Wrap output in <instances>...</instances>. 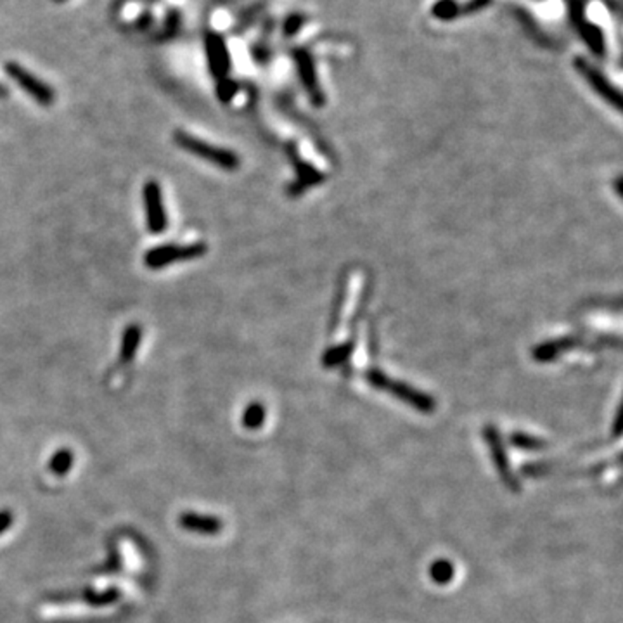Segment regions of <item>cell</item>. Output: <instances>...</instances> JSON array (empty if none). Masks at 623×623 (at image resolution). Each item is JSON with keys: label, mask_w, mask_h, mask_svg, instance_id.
Listing matches in <instances>:
<instances>
[{"label": "cell", "mask_w": 623, "mask_h": 623, "mask_svg": "<svg viewBox=\"0 0 623 623\" xmlns=\"http://www.w3.org/2000/svg\"><path fill=\"white\" fill-rule=\"evenodd\" d=\"M515 14H516V19L519 21V24H521V26L525 28V31L530 35V37L533 38V40H537V42H539V44H542V45H549V42H551V40H549L547 35H545L544 31L540 30L539 24H537V21L533 19L532 16H530L528 10L519 9V7H515Z\"/></svg>", "instance_id": "obj_16"}, {"label": "cell", "mask_w": 623, "mask_h": 623, "mask_svg": "<svg viewBox=\"0 0 623 623\" xmlns=\"http://www.w3.org/2000/svg\"><path fill=\"white\" fill-rule=\"evenodd\" d=\"M73 461H75L73 452L68 451V448H63V451L56 452V454L52 455L51 462H49V469H51V473L56 474V476H65V474H68L70 469H72Z\"/></svg>", "instance_id": "obj_21"}, {"label": "cell", "mask_w": 623, "mask_h": 623, "mask_svg": "<svg viewBox=\"0 0 623 623\" xmlns=\"http://www.w3.org/2000/svg\"><path fill=\"white\" fill-rule=\"evenodd\" d=\"M566 6H568L569 23H572L573 26L578 28L583 21H587L585 17L587 0H569V2H566Z\"/></svg>", "instance_id": "obj_24"}, {"label": "cell", "mask_w": 623, "mask_h": 623, "mask_svg": "<svg viewBox=\"0 0 623 623\" xmlns=\"http://www.w3.org/2000/svg\"><path fill=\"white\" fill-rule=\"evenodd\" d=\"M267 6H268V0H254V2H251L250 6L243 7V9L237 13L236 24H234V33L241 35L243 31H246L248 28H250L251 24H253L254 21H257L258 17L265 13Z\"/></svg>", "instance_id": "obj_14"}, {"label": "cell", "mask_w": 623, "mask_h": 623, "mask_svg": "<svg viewBox=\"0 0 623 623\" xmlns=\"http://www.w3.org/2000/svg\"><path fill=\"white\" fill-rule=\"evenodd\" d=\"M565 2H569V0H565Z\"/></svg>", "instance_id": "obj_36"}, {"label": "cell", "mask_w": 623, "mask_h": 623, "mask_svg": "<svg viewBox=\"0 0 623 623\" xmlns=\"http://www.w3.org/2000/svg\"><path fill=\"white\" fill-rule=\"evenodd\" d=\"M303 24H305V16H303V14L300 13L289 14V16L284 19V23H282V35H284L286 38L295 37V35L300 33Z\"/></svg>", "instance_id": "obj_25"}, {"label": "cell", "mask_w": 623, "mask_h": 623, "mask_svg": "<svg viewBox=\"0 0 623 623\" xmlns=\"http://www.w3.org/2000/svg\"><path fill=\"white\" fill-rule=\"evenodd\" d=\"M350 350H352V348H350V345H343V346H339V348L331 350V352L325 353L324 364H325V366H336V364L343 362V359H345V357L348 355Z\"/></svg>", "instance_id": "obj_27"}, {"label": "cell", "mask_w": 623, "mask_h": 623, "mask_svg": "<svg viewBox=\"0 0 623 623\" xmlns=\"http://www.w3.org/2000/svg\"><path fill=\"white\" fill-rule=\"evenodd\" d=\"M52 2H56V3H65V2H68V0H52Z\"/></svg>", "instance_id": "obj_34"}, {"label": "cell", "mask_w": 623, "mask_h": 623, "mask_svg": "<svg viewBox=\"0 0 623 623\" xmlns=\"http://www.w3.org/2000/svg\"><path fill=\"white\" fill-rule=\"evenodd\" d=\"M366 380L369 381L371 387L381 389V391H387L395 398H398L400 402L407 403L412 409L419 410L423 414H431L437 409V402H435L433 396L426 395V393L419 391V389L412 388L410 385L402 383V381H396L388 378L387 374H383L378 369H371L366 373Z\"/></svg>", "instance_id": "obj_1"}, {"label": "cell", "mask_w": 623, "mask_h": 623, "mask_svg": "<svg viewBox=\"0 0 623 623\" xmlns=\"http://www.w3.org/2000/svg\"><path fill=\"white\" fill-rule=\"evenodd\" d=\"M207 251L208 248L204 243L184 244V246H180V244H163V246H156L144 254V264H146L147 268L158 270V268L168 267L173 261H186L200 258Z\"/></svg>", "instance_id": "obj_3"}, {"label": "cell", "mask_w": 623, "mask_h": 623, "mask_svg": "<svg viewBox=\"0 0 623 623\" xmlns=\"http://www.w3.org/2000/svg\"><path fill=\"white\" fill-rule=\"evenodd\" d=\"M180 28H182V13L173 7V9H170L168 13H166L165 21H163L161 31H159L158 37L161 38V40H170V38H173L179 35Z\"/></svg>", "instance_id": "obj_19"}, {"label": "cell", "mask_w": 623, "mask_h": 623, "mask_svg": "<svg viewBox=\"0 0 623 623\" xmlns=\"http://www.w3.org/2000/svg\"><path fill=\"white\" fill-rule=\"evenodd\" d=\"M237 92V81L231 80V78H222L217 83V97L220 99V102H231L232 97Z\"/></svg>", "instance_id": "obj_26"}, {"label": "cell", "mask_w": 623, "mask_h": 623, "mask_svg": "<svg viewBox=\"0 0 623 623\" xmlns=\"http://www.w3.org/2000/svg\"><path fill=\"white\" fill-rule=\"evenodd\" d=\"M204 52H207L211 76L217 80L227 78L229 70H231V52H229L225 38L217 31H207L204 33Z\"/></svg>", "instance_id": "obj_7"}, {"label": "cell", "mask_w": 623, "mask_h": 623, "mask_svg": "<svg viewBox=\"0 0 623 623\" xmlns=\"http://www.w3.org/2000/svg\"><path fill=\"white\" fill-rule=\"evenodd\" d=\"M140 341H143V327L137 324L127 325L122 334V343H120V362H132L137 350H139Z\"/></svg>", "instance_id": "obj_13"}, {"label": "cell", "mask_w": 623, "mask_h": 623, "mask_svg": "<svg viewBox=\"0 0 623 623\" xmlns=\"http://www.w3.org/2000/svg\"><path fill=\"white\" fill-rule=\"evenodd\" d=\"M483 438L488 445V451H490L492 462H494L499 478H501L502 483L505 485V488L511 492L521 490L519 480L516 478V474L512 473V467L509 464V458L508 452H505L504 442H502L501 431H499L495 426H492V424H488V426L483 428Z\"/></svg>", "instance_id": "obj_4"}, {"label": "cell", "mask_w": 623, "mask_h": 623, "mask_svg": "<svg viewBox=\"0 0 623 623\" xmlns=\"http://www.w3.org/2000/svg\"><path fill=\"white\" fill-rule=\"evenodd\" d=\"M10 523H13V515H10V511H0V533L6 532V530L10 526Z\"/></svg>", "instance_id": "obj_31"}, {"label": "cell", "mask_w": 623, "mask_h": 623, "mask_svg": "<svg viewBox=\"0 0 623 623\" xmlns=\"http://www.w3.org/2000/svg\"><path fill=\"white\" fill-rule=\"evenodd\" d=\"M6 73L9 75L10 80L16 81L26 94H30L38 104L42 106L54 104L56 101L54 90H52L45 81H42L40 78L31 75V73L28 72V70H24L23 66L16 65V63H7Z\"/></svg>", "instance_id": "obj_5"}, {"label": "cell", "mask_w": 623, "mask_h": 623, "mask_svg": "<svg viewBox=\"0 0 623 623\" xmlns=\"http://www.w3.org/2000/svg\"><path fill=\"white\" fill-rule=\"evenodd\" d=\"M179 523L184 530L201 533V535H217V533L222 530V526H224V523H222L217 516L197 515V512L191 511L180 515Z\"/></svg>", "instance_id": "obj_11"}, {"label": "cell", "mask_w": 623, "mask_h": 623, "mask_svg": "<svg viewBox=\"0 0 623 623\" xmlns=\"http://www.w3.org/2000/svg\"><path fill=\"white\" fill-rule=\"evenodd\" d=\"M153 24H154V14L149 13V10H144V13L134 21L132 26L136 31H147L153 28Z\"/></svg>", "instance_id": "obj_29"}, {"label": "cell", "mask_w": 623, "mask_h": 623, "mask_svg": "<svg viewBox=\"0 0 623 623\" xmlns=\"http://www.w3.org/2000/svg\"><path fill=\"white\" fill-rule=\"evenodd\" d=\"M118 597H120L118 590L111 589V590H106V592H94V590H87V592H83L81 599L87 601V603L92 604V606H108V604L118 601Z\"/></svg>", "instance_id": "obj_23"}, {"label": "cell", "mask_w": 623, "mask_h": 623, "mask_svg": "<svg viewBox=\"0 0 623 623\" xmlns=\"http://www.w3.org/2000/svg\"><path fill=\"white\" fill-rule=\"evenodd\" d=\"M573 66H575V70L580 73V75L585 78L587 83H589L590 87H592V90H596L597 94H599L601 97L604 99V101L610 102V104L613 106V108L617 109V111H620V109H622V94H620V90H618V88L615 87V85L611 83V81L608 80V78L599 72V70L594 68V66L590 65V63L587 61V59H583L582 56L575 58V61H573Z\"/></svg>", "instance_id": "obj_6"}, {"label": "cell", "mask_w": 623, "mask_h": 623, "mask_svg": "<svg viewBox=\"0 0 623 623\" xmlns=\"http://www.w3.org/2000/svg\"><path fill=\"white\" fill-rule=\"evenodd\" d=\"M492 3V0H467L466 3H461V16H469V14L480 13L487 9Z\"/></svg>", "instance_id": "obj_28"}, {"label": "cell", "mask_w": 623, "mask_h": 623, "mask_svg": "<svg viewBox=\"0 0 623 623\" xmlns=\"http://www.w3.org/2000/svg\"><path fill=\"white\" fill-rule=\"evenodd\" d=\"M576 31H578V35H580V38L583 40V44L587 45V49H589V51L592 52L596 58H604V56H606V51H608L606 37H604V31L601 30L599 24H596V23H592V21L587 19V21H583L578 28H576Z\"/></svg>", "instance_id": "obj_12"}, {"label": "cell", "mask_w": 623, "mask_h": 623, "mask_svg": "<svg viewBox=\"0 0 623 623\" xmlns=\"http://www.w3.org/2000/svg\"><path fill=\"white\" fill-rule=\"evenodd\" d=\"M265 423V407L260 402H253L244 409L243 426L248 430H258Z\"/></svg>", "instance_id": "obj_22"}, {"label": "cell", "mask_w": 623, "mask_h": 623, "mask_svg": "<svg viewBox=\"0 0 623 623\" xmlns=\"http://www.w3.org/2000/svg\"><path fill=\"white\" fill-rule=\"evenodd\" d=\"M610 467V462H601L589 467H558L545 462H530V464L521 466V474L526 478H545V476H596V474L604 473Z\"/></svg>", "instance_id": "obj_9"}, {"label": "cell", "mask_w": 623, "mask_h": 623, "mask_svg": "<svg viewBox=\"0 0 623 623\" xmlns=\"http://www.w3.org/2000/svg\"><path fill=\"white\" fill-rule=\"evenodd\" d=\"M144 2H149V3H156V2H159V0H144Z\"/></svg>", "instance_id": "obj_35"}, {"label": "cell", "mask_w": 623, "mask_h": 623, "mask_svg": "<svg viewBox=\"0 0 623 623\" xmlns=\"http://www.w3.org/2000/svg\"><path fill=\"white\" fill-rule=\"evenodd\" d=\"M431 16L438 21H454L461 16V3L455 0H437L431 6Z\"/></svg>", "instance_id": "obj_15"}, {"label": "cell", "mask_w": 623, "mask_h": 623, "mask_svg": "<svg viewBox=\"0 0 623 623\" xmlns=\"http://www.w3.org/2000/svg\"><path fill=\"white\" fill-rule=\"evenodd\" d=\"M293 61H295L296 70H298V76L302 80L303 88L307 90V94L310 95V101L314 106H322L324 104V92H322L321 83H318L317 72H315V63L312 54L307 49L296 47L291 52Z\"/></svg>", "instance_id": "obj_8"}, {"label": "cell", "mask_w": 623, "mask_h": 623, "mask_svg": "<svg viewBox=\"0 0 623 623\" xmlns=\"http://www.w3.org/2000/svg\"><path fill=\"white\" fill-rule=\"evenodd\" d=\"M613 435L615 437H620L622 435V410H617V416H615V424H613Z\"/></svg>", "instance_id": "obj_32"}, {"label": "cell", "mask_w": 623, "mask_h": 623, "mask_svg": "<svg viewBox=\"0 0 623 623\" xmlns=\"http://www.w3.org/2000/svg\"><path fill=\"white\" fill-rule=\"evenodd\" d=\"M173 140H175V144L179 147L189 151L191 154L197 156V158L213 163V165H217L218 168L231 170V172L232 170L239 168V158H237V154H234L232 151L224 149V147H217L213 146V144H208L204 143V140L197 139V137L189 136V134L186 132H180V130H177V132L173 134Z\"/></svg>", "instance_id": "obj_2"}, {"label": "cell", "mask_w": 623, "mask_h": 623, "mask_svg": "<svg viewBox=\"0 0 623 623\" xmlns=\"http://www.w3.org/2000/svg\"><path fill=\"white\" fill-rule=\"evenodd\" d=\"M455 575V569L454 565H452L448 559H438L431 565L430 568V576L435 583L438 585H447V583L452 582Z\"/></svg>", "instance_id": "obj_18"}, {"label": "cell", "mask_w": 623, "mask_h": 623, "mask_svg": "<svg viewBox=\"0 0 623 623\" xmlns=\"http://www.w3.org/2000/svg\"><path fill=\"white\" fill-rule=\"evenodd\" d=\"M7 95H9V90H7V87H3V85L0 83V99L7 97Z\"/></svg>", "instance_id": "obj_33"}, {"label": "cell", "mask_w": 623, "mask_h": 623, "mask_svg": "<svg viewBox=\"0 0 623 623\" xmlns=\"http://www.w3.org/2000/svg\"><path fill=\"white\" fill-rule=\"evenodd\" d=\"M573 343H575V341H573V339H569V338L558 339V341L545 343V345L539 346V348H537L535 352H533V357H535V359L539 360V362H547V360H551L552 357L559 355V353H561L563 350L569 348V346H572Z\"/></svg>", "instance_id": "obj_20"}, {"label": "cell", "mask_w": 623, "mask_h": 623, "mask_svg": "<svg viewBox=\"0 0 623 623\" xmlns=\"http://www.w3.org/2000/svg\"><path fill=\"white\" fill-rule=\"evenodd\" d=\"M253 58L254 61L260 63V65H265V63L270 59V51H268L267 44L264 42H258V44L253 45Z\"/></svg>", "instance_id": "obj_30"}, {"label": "cell", "mask_w": 623, "mask_h": 623, "mask_svg": "<svg viewBox=\"0 0 623 623\" xmlns=\"http://www.w3.org/2000/svg\"><path fill=\"white\" fill-rule=\"evenodd\" d=\"M509 444L516 448H521V451H544V448L549 447V444L542 438L539 437H533V435L528 433H523V431H516L509 437Z\"/></svg>", "instance_id": "obj_17"}, {"label": "cell", "mask_w": 623, "mask_h": 623, "mask_svg": "<svg viewBox=\"0 0 623 623\" xmlns=\"http://www.w3.org/2000/svg\"><path fill=\"white\" fill-rule=\"evenodd\" d=\"M144 207H146V218H147V229L153 234H161L165 232V229L168 227V217H166V211L163 208V197H161V187L156 180H149V182L144 186Z\"/></svg>", "instance_id": "obj_10"}]
</instances>
